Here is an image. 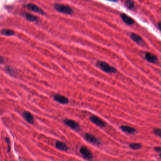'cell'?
Listing matches in <instances>:
<instances>
[{
	"instance_id": "cell-1",
	"label": "cell",
	"mask_w": 161,
	"mask_h": 161,
	"mask_svg": "<svg viewBox=\"0 0 161 161\" xmlns=\"http://www.w3.org/2000/svg\"><path fill=\"white\" fill-rule=\"evenodd\" d=\"M96 65L100 69L106 73H115L117 71L116 68L111 66L105 62L99 61L96 63Z\"/></svg>"
},
{
	"instance_id": "cell-2",
	"label": "cell",
	"mask_w": 161,
	"mask_h": 161,
	"mask_svg": "<svg viewBox=\"0 0 161 161\" xmlns=\"http://www.w3.org/2000/svg\"><path fill=\"white\" fill-rule=\"evenodd\" d=\"M54 9L59 12L66 14H72L73 9L71 7L65 5L56 3L54 5Z\"/></svg>"
},
{
	"instance_id": "cell-3",
	"label": "cell",
	"mask_w": 161,
	"mask_h": 161,
	"mask_svg": "<svg viewBox=\"0 0 161 161\" xmlns=\"http://www.w3.org/2000/svg\"><path fill=\"white\" fill-rule=\"evenodd\" d=\"M80 153L83 158L91 161L93 158V156L89 150L85 147H82L80 149Z\"/></svg>"
},
{
	"instance_id": "cell-4",
	"label": "cell",
	"mask_w": 161,
	"mask_h": 161,
	"mask_svg": "<svg viewBox=\"0 0 161 161\" xmlns=\"http://www.w3.org/2000/svg\"><path fill=\"white\" fill-rule=\"evenodd\" d=\"M63 122L65 124L70 127L72 130L75 131H78L80 129V126L75 121L72 120L70 119H65L63 121Z\"/></svg>"
},
{
	"instance_id": "cell-5",
	"label": "cell",
	"mask_w": 161,
	"mask_h": 161,
	"mask_svg": "<svg viewBox=\"0 0 161 161\" xmlns=\"http://www.w3.org/2000/svg\"><path fill=\"white\" fill-rule=\"evenodd\" d=\"M89 119L92 122L101 128L104 127L106 125L105 122L103 121V120L95 115L91 116L90 117Z\"/></svg>"
},
{
	"instance_id": "cell-6",
	"label": "cell",
	"mask_w": 161,
	"mask_h": 161,
	"mask_svg": "<svg viewBox=\"0 0 161 161\" xmlns=\"http://www.w3.org/2000/svg\"><path fill=\"white\" fill-rule=\"evenodd\" d=\"M85 138L86 141L90 143L96 145H99L101 144V142L99 139L96 138L93 135L87 133L85 135Z\"/></svg>"
},
{
	"instance_id": "cell-7",
	"label": "cell",
	"mask_w": 161,
	"mask_h": 161,
	"mask_svg": "<svg viewBox=\"0 0 161 161\" xmlns=\"http://www.w3.org/2000/svg\"><path fill=\"white\" fill-rule=\"evenodd\" d=\"M27 8L29 10L42 15H45V11L33 3H28L27 5Z\"/></svg>"
},
{
	"instance_id": "cell-8",
	"label": "cell",
	"mask_w": 161,
	"mask_h": 161,
	"mask_svg": "<svg viewBox=\"0 0 161 161\" xmlns=\"http://www.w3.org/2000/svg\"><path fill=\"white\" fill-rule=\"evenodd\" d=\"M54 100L57 102L62 104H67L69 102V99L66 97L59 94H56L54 95Z\"/></svg>"
},
{
	"instance_id": "cell-9",
	"label": "cell",
	"mask_w": 161,
	"mask_h": 161,
	"mask_svg": "<svg viewBox=\"0 0 161 161\" xmlns=\"http://www.w3.org/2000/svg\"><path fill=\"white\" fill-rule=\"evenodd\" d=\"M121 18L122 21L128 25H132L134 24V20L132 18L130 17L125 13L121 14Z\"/></svg>"
},
{
	"instance_id": "cell-10",
	"label": "cell",
	"mask_w": 161,
	"mask_h": 161,
	"mask_svg": "<svg viewBox=\"0 0 161 161\" xmlns=\"http://www.w3.org/2000/svg\"><path fill=\"white\" fill-rule=\"evenodd\" d=\"M23 116L28 123L33 124L34 122V118L30 112L28 111H24L23 113Z\"/></svg>"
},
{
	"instance_id": "cell-11",
	"label": "cell",
	"mask_w": 161,
	"mask_h": 161,
	"mask_svg": "<svg viewBox=\"0 0 161 161\" xmlns=\"http://www.w3.org/2000/svg\"><path fill=\"white\" fill-rule=\"evenodd\" d=\"M120 128L122 131L129 134H135L137 132V130L135 128L129 126H121Z\"/></svg>"
},
{
	"instance_id": "cell-12",
	"label": "cell",
	"mask_w": 161,
	"mask_h": 161,
	"mask_svg": "<svg viewBox=\"0 0 161 161\" xmlns=\"http://www.w3.org/2000/svg\"><path fill=\"white\" fill-rule=\"evenodd\" d=\"M145 59L149 63H157L158 61V58L157 56L150 53H146L145 54Z\"/></svg>"
},
{
	"instance_id": "cell-13",
	"label": "cell",
	"mask_w": 161,
	"mask_h": 161,
	"mask_svg": "<svg viewBox=\"0 0 161 161\" xmlns=\"http://www.w3.org/2000/svg\"><path fill=\"white\" fill-rule=\"evenodd\" d=\"M130 37V38L132 40L139 45L142 44L144 42L142 38L140 36H139L138 35L134 33H132L131 34Z\"/></svg>"
},
{
	"instance_id": "cell-14",
	"label": "cell",
	"mask_w": 161,
	"mask_h": 161,
	"mask_svg": "<svg viewBox=\"0 0 161 161\" xmlns=\"http://www.w3.org/2000/svg\"><path fill=\"white\" fill-rule=\"evenodd\" d=\"M55 147L58 150L63 151H67L69 150V148L66 144L61 141H56L55 143Z\"/></svg>"
},
{
	"instance_id": "cell-15",
	"label": "cell",
	"mask_w": 161,
	"mask_h": 161,
	"mask_svg": "<svg viewBox=\"0 0 161 161\" xmlns=\"http://www.w3.org/2000/svg\"><path fill=\"white\" fill-rule=\"evenodd\" d=\"M23 16L26 18L27 19L31 22H36L38 20V18L31 14L28 13H24L22 14Z\"/></svg>"
},
{
	"instance_id": "cell-16",
	"label": "cell",
	"mask_w": 161,
	"mask_h": 161,
	"mask_svg": "<svg viewBox=\"0 0 161 161\" xmlns=\"http://www.w3.org/2000/svg\"><path fill=\"white\" fill-rule=\"evenodd\" d=\"M0 33L2 35L5 36H13L15 32L12 30L9 29H1Z\"/></svg>"
},
{
	"instance_id": "cell-17",
	"label": "cell",
	"mask_w": 161,
	"mask_h": 161,
	"mask_svg": "<svg viewBox=\"0 0 161 161\" xmlns=\"http://www.w3.org/2000/svg\"><path fill=\"white\" fill-rule=\"evenodd\" d=\"M129 147L133 150H139L142 148V145L138 143H133L129 144Z\"/></svg>"
},
{
	"instance_id": "cell-18",
	"label": "cell",
	"mask_w": 161,
	"mask_h": 161,
	"mask_svg": "<svg viewBox=\"0 0 161 161\" xmlns=\"http://www.w3.org/2000/svg\"><path fill=\"white\" fill-rule=\"evenodd\" d=\"M125 5L128 9H131L134 8V1L133 0H127L125 2Z\"/></svg>"
},
{
	"instance_id": "cell-19",
	"label": "cell",
	"mask_w": 161,
	"mask_h": 161,
	"mask_svg": "<svg viewBox=\"0 0 161 161\" xmlns=\"http://www.w3.org/2000/svg\"><path fill=\"white\" fill-rule=\"evenodd\" d=\"M153 133L154 134L156 135V136H157L161 138V129H155L153 130Z\"/></svg>"
},
{
	"instance_id": "cell-20",
	"label": "cell",
	"mask_w": 161,
	"mask_h": 161,
	"mask_svg": "<svg viewBox=\"0 0 161 161\" xmlns=\"http://www.w3.org/2000/svg\"><path fill=\"white\" fill-rule=\"evenodd\" d=\"M6 69L7 72H8V73H9L10 74L12 75L13 74V70L12 69H11V68H9V67H7Z\"/></svg>"
},
{
	"instance_id": "cell-21",
	"label": "cell",
	"mask_w": 161,
	"mask_h": 161,
	"mask_svg": "<svg viewBox=\"0 0 161 161\" xmlns=\"http://www.w3.org/2000/svg\"><path fill=\"white\" fill-rule=\"evenodd\" d=\"M154 150L156 152H161V147H157L154 148Z\"/></svg>"
},
{
	"instance_id": "cell-22",
	"label": "cell",
	"mask_w": 161,
	"mask_h": 161,
	"mask_svg": "<svg viewBox=\"0 0 161 161\" xmlns=\"http://www.w3.org/2000/svg\"><path fill=\"white\" fill-rule=\"evenodd\" d=\"M6 141L7 143L8 144V146H9L8 150L9 151V150H10V140H9V138H6Z\"/></svg>"
},
{
	"instance_id": "cell-23",
	"label": "cell",
	"mask_w": 161,
	"mask_h": 161,
	"mask_svg": "<svg viewBox=\"0 0 161 161\" xmlns=\"http://www.w3.org/2000/svg\"><path fill=\"white\" fill-rule=\"evenodd\" d=\"M157 26H158V29L160 30L161 31V21H160L157 24Z\"/></svg>"
},
{
	"instance_id": "cell-24",
	"label": "cell",
	"mask_w": 161,
	"mask_h": 161,
	"mask_svg": "<svg viewBox=\"0 0 161 161\" xmlns=\"http://www.w3.org/2000/svg\"><path fill=\"white\" fill-rule=\"evenodd\" d=\"M4 58L2 57V56H1L0 57V63L1 64H2L3 63H4Z\"/></svg>"
},
{
	"instance_id": "cell-25",
	"label": "cell",
	"mask_w": 161,
	"mask_h": 161,
	"mask_svg": "<svg viewBox=\"0 0 161 161\" xmlns=\"http://www.w3.org/2000/svg\"><path fill=\"white\" fill-rule=\"evenodd\" d=\"M159 156H160V158H161V153L159 155Z\"/></svg>"
}]
</instances>
